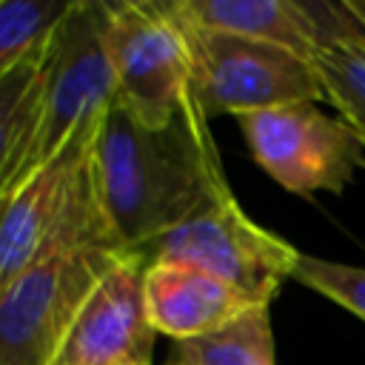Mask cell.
Returning <instances> with one entry per match:
<instances>
[{"instance_id":"6","label":"cell","mask_w":365,"mask_h":365,"mask_svg":"<svg viewBox=\"0 0 365 365\" xmlns=\"http://www.w3.org/2000/svg\"><path fill=\"white\" fill-rule=\"evenodd\" d=\"M145 259L197 265L245 294L251 302L268 305L279 285L294 277L299 251L254 222L234 194H222L151 242Z\"/></svg>"},{"instance_id":"3","label":"cell","mask_w":365,"mask_h":365,"mask_svg":"<svg viewBox=\"0 0 365 365\" xmlns=\"http://www.w3.org/2000/svg\"><path fill=\"white\" fill-rule=\"evenodd\" d=\"M114 100V71L106 46V0H71L51 31L40 103L26 140L9 160L0 205L48 165L74 134Z\"/></svg>"},{"instance_id":"5","label":"cell","mask_w":365,"mask_h":365,"mask_svg":"<svg viewBox=\"0 0 365 365\" xmlns=\"http://www.w3.org/2000/svg\"><path fill=\"white\" fill-rule=\"evenodd\" d=\"M177 26L188 46L191 97L205 120L217 114L240 117L302 100H325L322 83L308 60L279 46L185 23Z\"/></svg>"},{"instance_id":"17","label":"cell","mask_w":365,"mask_h":365,"mask_svg":"<svg viewBox=\"0 0 365 365\" xmlns=\"http://www.w3.org/2000/svg\"><path fill=\"white\" fill-rule=\"evenodd\" d=\"M345 9L351 11V17L356 20V26L362 29V37H365V0H342Z\"/></svg>"},{"instance_id":"13","label":"cell","mask_w":365,"mask_h":365,"mask_svg":"<svg viewBox=\"0 0 365 365\" xmlns=\"http://www.w3.org/2000/svg\"><path fill=\"white\" fill-rule=\"evenodd\" d=\"M48 40L37 46L31 54H26L0 80V185L9 168V160L14 157L17 145L26 140L34 120L40 91H43V77H46Z\"/></svg>"},{"instance_id":"18","label":"cell","mask_w":365,"mask_h":365,"mask_svg":"<svg viewBox=\"0 0 365 365\" xmlns=\"http://www.w3.org/2000/svg\"><path fill=\"white\" fill-rule=\"evenodd\" d=\"M168 365H182V362H177V359H174V362H168Z\"/></svg>"},{"instance_id":"9","label":"cell","mask_w":365,"mask_h":365,"mask_svg":"<svg viewBox=\"0 0 365 365\" xmlns=\"http://www.w3.org/2000/svg\"><path fill=\"white\" fill-rule=\"evenodd\" d=\"M163 6L177 23L279 46L308 63L322 46L365 40L342 0H163Z\"/></svg>"},{"instance_id":"11","label":"cell","mask_w":365,"mask_h":365,"mask_svg":"<svg viewBox=\"0 0 365 365\" xmlns=\"http://www.w3.org/2000/svg\"><path fill=\"white\" fill-rule=\"evenodd\" d=\"M148 325L177 342L205 336L259 308L220 277L174 259H148L143 271Z\"/></svg>"},{"instance_id":"8","label":"cell","mask_w":365,"mask_h":365,"mask_svg":"<svg viewBox=\"0 0 365 365\" xmlns=\"http://www.w3.org/2000/svg\"><path fill=\"white\" fill-rule=\"evenodd\" d=\"M103 114L0 205V291L31 268L74 217L91 185V148Z\"/></svg>"},{"instance_id":"4","label":"cell","mask_w":365,"mask_h":365,"mask_svg":"<svg viewBox=\"0 0 365 365\" xmlns=\"http://www.w3.org/2000/svg\"><path fill=\"white\" fill-rule=\"evenodd\" d=\"M106 46L114 100L140 125L165 128L188 108V46L163 0L106 3Z\"/></svg>"},{"instance_id":"1","label":"cell","mask_w":365,"mask_h":365,"mask_svg":"<svg viewBox=\"0 0 365 365\" xmlns=\"http://www.w3.org/2000/svg\"><path fill=\"white\" fill-rule=\"evenodd\" d=\"M91 171L111 234L123 251L137 254L211 200L231 194L194 97L165 128L140 125L111 100L94 137Z\"/></svg>"},{"instance_id":"2","label":"cell","mask_w":365,"mask_h":365,"mask_svg":"<svg viewBox=\"0 0 365 365\" xmlns=\"http://www.w3.org/2000/svg\"><path fill=\"white\" fill-rule=\"evenodd\" d=\"M123 254L91 171L86 197L51 248L0 291V365H54L77 311Z\"/></svg>"},{"instance_id":"15","label":"cell","mask_w":365,"mask_h":365,"mask_svg":"<svg viewBox=\"0 0 365 365\" xmlns=\"http://www.w3.org/2000/svg\"><path fill=\"white\" fill-rule=\"evenodd\" d=\"M71 0H0V80L43 46Z\"/></svg>"},{"instance_id":"7","label":"cell","mask_w":365,"mask_h":365,"mask_svg":"<svg viewBox=\"0 0 365 365\" xmlns=\"http://www.w3.org/2000/svg\"><path fill=\"white\" fill-rule=\"evenodd\" d=\"M237 123L257 165L291 194H339L354 171L365 168V145L356 131L342 117L322 114L311 100L248 111Z\"/></svg>"},{"instance_id":"16","label":"cell","mask_w":365,"mask_h":365,"mask_svg":"<svg viewBox=\"0 0 365 365\" xmlns=\"http://www.w3.org/2000/svg\"><path fill=\"white\" fill-rule=\"evenodd\" d=\"M291 279L328 297L331 302L342 305L345 311H351L365 322V268L299 254V262Z\"/></svg>"},{"instance_id":"14","label":"cell","mask_w":365,"mask_h":365,"mask_svg":"<svg viewBox=\"0 0 365 365\" xmlns=\"http://www.w3.org/2000/svg\"><path fill=\"white\" fill-rule=\"evenodd\" d=\"M325 100L342 114L365 145V40L331 43L311 54Z\"/></svg>"},{"instance_id":"10","label":"cell","mask_w":365,"mask_h":365,"mask_svg":"<svg viewBox=\"0 0 365 365\" xmlns=\"http://www.w3.org/2000/svg\"><path fill=\"white\" fill-rule=\"evenodd\" d=\"M145 254L128 251L77 311L54 365H151L154 328L145 317Z\"/></svg>"},{"instance_id":"12","label":"cell","mask_w":365,"mask_h":365,"mask_svg":"<svg viewBox=\"0 0 365 365\" xmlns=\"http://www.w3.org/2000/svg\"><path fill=\"white\" fill-rule=\"evenodd\" d=\"M182 365H277L268 305L251 308L240 319L205 336L177 342Z\"/></svg>"}]
</instances>
